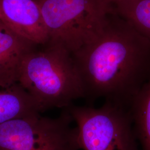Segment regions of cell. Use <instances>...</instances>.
Here are the masks:
<instances>
[{
	"instance_id": "6da1fadb",
	"label": "cell",
	"mask_w": 150,
	"mask_h": 150,
	"mask_svg": "<svg viewBox=\"0 0 150 150\" xmlns=\"http://www.w3.org/2000/svg\"><path fill=\"white\" fill-rule=\"evenodd\" d=\"M72 55L90 103L103 98L129 108L150 77V41L124 19L109 18L96 38Z\"/></svg>"
},
{
	"instance_id": "7a4b0ae2",
	"label": "cell",
	"mask_w": 150,
	"mask_h": 150,
	"mask_svg": "<svg viewBox=\"0 0 150 150\" xmlns=\"http://www.w3.org/2000/svg\"><path fill=\"white\" fill-rule=\"evenodd\" d=\"M47 44L43 50H33L24 57L18 81L40 113L52 108H66L75 100L84 98L72 54L59 45Z\"/></svg>"
},
{
	"instance_id": "3957f363",
	"label": "cell",
	"mask_w": 150,
	"mask_h": 150,
	"mask_svg": "<svg viewBox=\"0 0 150 150\" xmlns=\"http://www.w3.org/2000/svg\"><path fill=\"white\" fill-rule=\"evenodd\" d=\"M48 33V43L71 54L96 38L112 11L110 0H36Z\"/></svg>"
},
{
	"instance_id": "277c9868",
	"label": "cell",
	"mask_w": 150,
	"mask_h": 150,
	"mask_svg": "<svg viewBox=\"0 0 150 150\" xmlns=\"http://www.w3.org/2000/svg\"><path fill=\"white\" fill-rule=\"evenodd\" d=\"M66 108L78 129L81 150H139L129 108L105 101L97 108Z\"/></svg>"
},
{
	"instance_id": "5b68a950",
	"label": "cell",
	"mask_w": 150,
	"mask_h": 150,
	"mask_svg": "<svg viewBox=\"0 0 150 150\" xmlns=\"http://www.w3.org/2000/svg\"><path fill=\"white\" fill-rule=\"evenodd\" d=\"M67 108L59 117L37 113L0 123V150H80L79 132Z\"/></svg>"
},
{
	"instance_id": "8992f818",
	"label": "cell",
	"mask_w": 150,
	"mask_h": 150,
	"mask_svg": "<svg viewBox=\"0 0 150 150\" xmlns=\"http://www.w3.org/2000/svg\"><path fill=\"white\" fill-rule=\"evenodd\" d=\"M0 20L11 31L31 43H48V33L36 0H0Z\"/></svg>"
},
{
	"instance_id": "52a82bcc",
	"label": "cell",
	"mask_w": 150,
	"mask_h": 150,
	"mask_svg": "<svg viewBox=\"0 0 150 150\" xmlns=\"http://www.w3.org/2000/svg\"><path fill=\"white\" fill-rule=\"evenodd\" d=\"M35 44L0 24V87L8 88L18 83L22 61L34 50Z\"/></svg>"
},
{
	"instance_id": "ba28073f",
	"label": "cell",
	"mask_w": 150,
	"mask_h": 150,
	"mask_svg": "<svg viewBox=\"0 0 150 150\" xmlns=\"http://www.w3.org/2000/svg\"><path fill=\"white\" fill-rule=\"evenodd\" d=\"M40 113L32 97L18 83L0 90V123Z\"/></svg>"
},
{
	"instance_id": "9c48e42d",
	"label": "cell",
	"mask_w": 150,
	"mask_h": 150,
	"mask_svg": "<svg viewBox=\"0 0 150 150\" xmlns=\"http://www.w3.org/2000/svg\"><path fill=\"white\" fill-rule=\"evenodd\" d=\"M136 139L142 150H150V77L129 107Z\"/></svg>"
},
{
	"instance_id": "30bf717a",
	"label": "cell",
	"mask_w": 150,
	"mask_h": 150,
	"mask_svg": "<svg viewBox=\"0 0 150 150\" xmlns=\"http://www.w3.org/2000/svg\"><path fill=\"white\" fill-rule=\"evenodd\" d=\"M113 4L123 19L150 41V0H120Z\"/></svg>"
},
{
	"instance_id": "8fae6325",
	"label": "cell",
	"mask_w": 150,
	"mask_h": 150,
	"mask_svg": "<svg viewBox=\"0 0 150 150\" xmlns=\"http://www.w3.org/2000/svg\"><path fill=\"white\" fill-rule=\"evenodd\" d=\"M112 2V4L113 3H115V2H117V1H120V0H110Z\"/></svg>"
},
{
	"instance_id": "7c38bea8",
	"label": "cell",
	"mask_w": 150,
	"mask_h": 150,
	"mask_svg": "<svg viewBox=\"0 0 150 150\" xmlns=\"http://www.w3.org/2000/svg\"><path fill=\"white\" fill-rule=\"evenodd\" d=\"M1 20H0V24H1Z\"/></svg>"
}]
</instances>
